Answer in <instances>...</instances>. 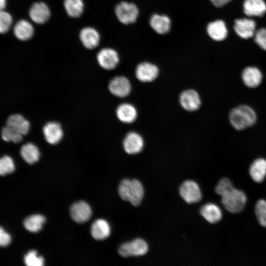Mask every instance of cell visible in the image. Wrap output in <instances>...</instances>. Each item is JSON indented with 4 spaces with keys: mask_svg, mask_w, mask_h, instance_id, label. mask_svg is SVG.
<instances>
[{
    "mask_svg": "<svg viewBox=\"0 0 266 266\" xmlns=\"http://www.w3.org/2000/svg\"><path fill=\"white\" fill-rule=\"evenodd\" d=\"M215 191L221 196L222 203L228 211L235 213L244 208L247 200L245 194L243 191L234 188L228 178L221 179Z\"/></svg>",
    "mask_w": 266,
    "mask_h": 266,
    "instance_id": "6da1fadb",
    "label": "cell"
},
{
    "mask_svg": "<svg viewBox=\"0 0 266 266\" xmlns=\"http://www.w3.org/2000/svg\"><path fill=\"white\" fill-rule=\"evenodd\" d=\"M118 193L122 199L137 206L143 199L144 192L143 185L138 180L125 179L119 184Z\"/></svg>",
    "mask_w": 266,
    "mask_h": 266,
    "instance_id": "7a4b0ae2",
    "label": "cell"
},
{
    "mask_svg": "<svg viewBox=\"0 0 266 266\" xmlns=\"http://www.w3.org/2000/svg\"><path fill=\"white\" fill-rule=\"evenodd\" d=\"M229 119L234 129L242 130L254 125L256 121L257 116L251 107L242 104L231 110Z\"/></svg>",
    "mask_w": 266,
    "mask_h": 266,
    "instance_id": "3957f363",
    "label": "cell"
},
{
    "mask_svg": "<svg viewBox=\"0 0 266 266\" xmlns=\"http://www.w3.org/2000/svg\"><path fill=\"white\" fill-rule=\"evenodd\" d=\"M148 250L146 242L142 238H138L121 245L118 252L120 255L124 257L139 256L146 254Z\"/></svg>",
    "mask_w": 266,
    "mask_h": 266,
    "instance_id": "277c9868",
    "label": "cell"
},
{
    "mask_svg": "<svg viewBox=\"0 0 266 266\" xmlns=\"http://www.w3.org/2000/svg\"><path fill=\"white\" fill-rule=\"evenodd\" d=\"M116 15L120 22L129 24L135 22L138 15L136 6L132 3L122 1L118 4L115 9Z\"/></svg>",
    "mask_w": 266,
    "mask_h": 266,
    "instance_id": "5b68a950",
    "label": "cell"
},
{
    "mask_svg": "<svg viewBox=\"0 0 266 266\" xmlns=\"http://www.w3.org/2000/svg\"><path fill=\"white\" fill-rule=\"evenodd\" d=\"M179 193L187 203L199 202L201 199V193L199 185L192 180H186L181 185Z\"/></svg>",
    "mask_w": 266,
    "mask_h": 266,
    "instance_id": "8992f818",
    "label": "cell"
},
{
    "mask_svg": "<svg viewBox=\"0 0 266 266\" xmlns=\"http://www.w3.org/2000/svg\"><path fill=\"white\" fill-rule=\"evenodd\" d=\"M131 84L129 80L125 77L116 76L109 83L108 89L113 95L124 98L128 95L131 91Z\"/></svg>",
    "mask_w": 266,
    "mask_h": 266,
    "instance_id": "52a82bcc",
    "label": "cell"
},
{
    "mask_svg": "<svg viewBox=\"0 0 266 266\" xmlns=\"http://www.w3.org/2000/svg\"><path fill=\"white\" fill-rule=\"evenodd\" d=\"M97 57L100 66L106 70L114 69L119 61V56L117 52L109 48H103L100 50Z\"/></svg>",
    "mask_w": 266,
    "mask_h": 266,
    "instance_id": "ba28073f",
    "label": "cell"
},
{
    "mask_svg": "<svg viewBox=\"0 0 266 266\" xmlns=\"http://www.w3.org/2000/svg\"><path fill=\"white\" fill-rule=\"evenodd\" d=\"M71 218L78 223H84L88 221L92 215L90 206L84 201L73 203L70 208Z\"/></svg>",
    "mask_w": 266,
    "mask_h": 266,
    "instance_id": "9c48e42d",
    "label": "cell"
},
{
    "mask_svg": "<svg viewBox=\"0 0 266 266\" xmlns=\"http://www.w3.org/2000/svg\"><path fill=\"white\" fill-rule=\"evenodd\" d=\"M159 74V69L156 66L148 62L139 64L135 69L136 78L143 82L154 80Z\"/></svg>",
    "mask_w": 266,
    "mask_h": 266,
    "instance_id": "30bf717a",
    "label": "cell"
},
{
    "mask_svg": "<svg viewBox=\"0 0 266 266\" xmlns=\"http://www.w3.org/2000/svg\"><path fill=\"white\" fill-rule=\"evenodd\" d=\"M125 151L129 154L139 153L144 146V141L141 136L134 132L127 133L123 140Z\"/></svg>",
    "mask_w": 266,
    "mask_h": 266,
    "instance_id": "8fae6325",
    "label": "cell"
},
{
    "mask_svg": "<svg viewBox=\"0 0 266 266\" xmlns=\"http://www.w3.org/2000/svg\"><path fill=\"white\" fill-rule=\"evenodd\" d=\"M50 14L48 5L42 2L33 3L29 10V16L32 20L38 24L46 23L49 19Z\"/></svg>",
    "mask_w": 266,
    "mask_h": 266,
    "instance_id": "7c38bea8",
    "label": "cell"
},
{
    "mask_svg": "<svg viewBox=\"0 0 266 266\" xmlns=\"http://www.w3.org/2000/svg\"><path fill=\"white\" fill-rule=\"evenodd\" d=\"M179 101L182 107L189 111L197 110L201 104L199 95L196 91L192 89L183 92L180 96Z\"/></svg>",
    "mask_w": 266,
    "mask_h": 266,
    "instance_id": "4fadbf2b",
    "label": "cell"
},
{
    "mask_svg": "<svg viewBox=\"0 0 266 266\" xmlns=\"http://www.w3.org/2000/svg\"><path fill=\"white\" fill-rule=\"evenodd\" d=\"M43 133L46 141L50 144L58 143L63 136L62 127L56 122L46 123L43 128Z\"/></svg>",
    "mask_w": 266,
    "mask_h": 266,
    "instance_id": "5bb4252c",
    "label": "cell"
},
{
    "mask_svg": "<svg viewBox=\"0 0 266 266\" xmlns=\"http://www.w3.org/2000/svg\"><path fill=\"white\" fill-rule=\"evenodd\" d=\"M256 23L250 19H238L235 20L234 30L240 37L247 39L252 37L255 33Z\"/></svg>",
    "mask_w": 266,
    "mask_h": 266,
    "instance_id": "9a60e30c",
    "label": "cell"
},
{
    "mask_svg": "<svg viewBox=\"0 0 266 266\" xmlns=\"http://www.w3.org/2000/svg\"><path fill=\"white\" fill-rule=\"evenodd\" d=\"M242 79L244 84L248 87L256 88L261 83L263 75L257 67L248 66L242 71Z\"/></svg>",
    "mask_w": 266,
    "mask_h": 266,
    "instance_id": "2e32d148",
    "label": "cell"
},
{
    "mask_svg": "<svg viewBox=\"0 0 266 266\" xmlns=\"http://www.w3.org/2000/svg\"><path fill=\"white\" fill-rule=\"evenodd\" d=\"M6 126L23 135L28 133L30 128L29 122L19 114L9 116L6 120Z\"/></svg>",
    "mask_w": 266,
    "mask_h": 266,
    "instance_id": "e0dca14e",
    "label": "cell"
},
{
    "mask_svg": "<svg viewBox=\"0 0 266 266\" xmlns=\"http://www.w3.org/2000/svg\"><path fill=\"white\" fill-rule=\"evenodd\" d=\"M80 39L84 47L89 49H92L98 46L100 41V35L94 28L86 27L81 30Z\"/></svg>",
    "mask_w": 266,
    "mask_h": 266,
    "instance_id": "ac0fdd59",
    "label": "cell"
},
{
    "mask_svg": "<svg viewBox=\"0 0 266 266\" xmlns=\"http://www.w3.org/2000/svg\"><path fill=\"white\" fill-rule=\"evenodd\" d=\"M207 32L209 36L216 41L223 40L228 34L226 24L223 21L220 20L209 23L207 27Z\"/></svg>",
    "mask_w": 266,
    "mask_h": 266,
    "instance_id": "d6986e66",
    "label": "cell"
},
{
    "mask_svg": "<svg viewBox=\"0 0 266 266\" xmlns=\"http://www.w3.org/2000/svg\"><path fill=\"white\" fill-rule=\"evenodd\" d=\"M110 231L108 223L102 219L95 220L91 227V235L96 240H103L107 238L110 235Z\"/></svg>",
    "mask_w": 266,
    "mask_h": 266,
    "instance_id": "ffe728a7",
    "label": "cell"
},
{
    "mask_svg": "<svg viewBox=\"0 0 266 266\" xmlns=\"http://www.w3.org/2000/svg\"><path fill=\"white\" fill-rule=\"evenodd\" d=\"M116 115L122 122L127 124L132 123L137 117V111L132 104L124 103L117 108Z\"/></svg>",
    "mask_w": 266,
    "mask_h": 266,
    "instance_id": "44dd1931",
    "label": "cell"
},
{
    "mask_svg": "<svg viewBox=\"0 0 266 266\" xmlns=\"http://www.w3.org/2000/svg\"><path fill=\"white\" fill-rule=\"evenodd\" d=\"M243 11L248 16H262L266 12V4L263 0H245Z\"/></svg>",
    "mask_w": 266,
    "mask_h": 266,
    "instance_id": "7402d4cb",
    "label": "cell"
},
{
    "mask_svg": "<svg viewBox=\"0 0 266 266\" xmlns=\"http://www.w3.org/2000/svg\"><path fill=\"white\" fill-rule=\"evenodd\" d=\"M13 32L15 36L18 39L25 41L32 37L34 33V29L29 22L21 20L15 25Z\"/></svg>",
    "mask_w": 266,
    "mask_h": 266,
    "instance_id": "603a6c76",
    "label": "cell"
},
{
    "mask_svg": "<svg viewBox=\"0 0 266 266\" xmlns=\"http://www.w3.org/2000/svg\"><path fill=\"white\" fill-rule=\"evenodd\" d=\"M200 213L206 221L212 224L218 222L222 217L220 208L212 203L203 205L200 209Z\"/></svg>",
    "mask_w": 266,
    "mask_h": 266,
    "instance_id": "cb8c5ba5",
    "label": "cell"
},
{
    "mask_svg": "<svg viewBox=\"0 0 266 266\" xmlns=\"http://www.w3.org/2000/svg\"><path fill=\"white\" fill-rule=\"evenodd\" d=\"M150 24L159 34H165L168 32L170 28V20L166 15H153L150 20Z\"/></svg>",
    "mask_w": 266,
    "mask_h": 266,
    "instance_id": "d4e9b609",
    "label": "cell"
},
{
    "mask_svg": "<svg viewBox=\"0 0 266 266\" xmlns=\"http://www.w3.org/2000/svg\"><path fill=\"white\" fill-rule=\"evenodd\" d=\"M249 173L255 182H262L266 175V160L262 158L255 160L250 167Z\"/></svg>",
    "mask_w": 266,
    "mask_h": 266,
    "instance_id": "484cf974",
    "label": "cell"
},
{
    "mask_svg": "<svg viewBox=\"0 0 266 266\" xmlns=\"http://www.w3.org/2000/svg\"><path fill=\"white\" fill-rule=\"evenodd\" d=\"M20 154L23 160L31 165L37 162L40 157L38 148L32 143H28L23 145L21 147Z\"/></svg>",
    "mask_w": 266,
    "mask_h": 266,
    "instance_id": "4316f807",
    "label": "cell"
},
{
    "mask_svg": "<svg viewBox=\"0 0 266 266\" xmlns=\"http://www.w3.org/2000/svg\"><path fill=\"white\" fill-rule=\"evenodd\" d=\"M46 221L45 218L40 214H33L25 218L23 225L25 229L32 233L40 231Z\"/></svg>",
    "mask_w": 266,
    "mask_h": 266,
    "instance_id": "83f0119b",
    "label": "cell"
},
{
    "mask_svg": "<svg viewBox=\"0 0 266 266\" xmlns=\"http://www.w3.org/2000/svg\"><path fill=\"white\" fill-rule=\"evenodd\" d=\"M64 5L68 16L73 18L81 16L84 10L82 0H65Z\"/></svg>",
    "mask_w": 266,
    "mask_h": 266,
    "instance_id": "f1b7e54d",
    "label": "cell"
},
{
    "mask_svg": "<svg viewBox=\"0 0 266 266\" xmlns=\"http://www.w3.org/2000/svg\"><path fill=\"white\" fill-rule=\"evenodd\" d=\"M15 169L12 158L4 155L0 158V176H5L13 173Z\"/></svg>",
    "mask_w": 266,
    "mask_h": 266,
    "instance_id": "f546056e",
    "label": "cell"
},
{
    "mask_svg": "<svg viewBox=\"0 0 266 266\" xmlns=\"http://www.w3.org/2000/svg\"><path fill=\"white\" fill-rule=\"evenodd\" d=\"M23 135L10 128L5 126L1 130V137L5 141H11L15 143L20 142Z\"/></svg>",
    "mask_w": 266,
    "mask_h": 266,
    "instance_id": "4dcf8cb0",
    "label": "cell"
},
{
    "mask_svg": "<svg viewBox=\"0 0 266 266\" xmlns=\"http://www.w3.org/2000/svg\"><path fill=\"white\" fill-rule=\"evenodd\" d=\"M24 260L28 266H42L44 263L43 258L38 256L37 252L34 250L28 252L25 255Z\"/></svg>",
    "mask_w": 266,
    "mask_h": 266,
    "instance_id": "1f68e13d",
    "label": "cell"
},
{
    "mask_svg": "<svg viewBox=\"0 0 266 266\" xmlns=\"http://www.w3.org/2000/svg\"><path fill=\"white\" fill-rule=\"evenodd\" d=\"M255 211L260 224L266 227V201L263 200H258L255 205Z\"/></svg>",
    "mask_w": 266,
    "mask_h": 266,
    "instance_id": "d6a6232c",
    "label": "cell"
},
{
    "mask_svg": "<svg viewBox=\"0 0 266 266\" xmlns=\"http://www.w3.org/2000/svg\"><path fill=\"white\" fill-rule=\"evenodd\" d=\"M12 23L11 15L4 10L0 11V33H4L8 31Z\"/></svg>",
    "mask_w": 266,
    "mask_h": 266,
    "instance_id": "836d02e7",
    "label": "cell"
},
{
    "mask_svg": "<svg viewBox=\"0 0 266 266\" xmlns=\"http://www.w3.org/2000/svg\"><path fill=\"white\" fill-rule=\"evenodd\" d=\"M254 39L257 44L266 51V29L261 28L255 32Z\"/></svg>",
    "mask_w": 266,
    "mask_h": 266,
    "instance_id": "e575fe53",
    "label": "cell"
},
{
    "mask_svg": "<svg viewBox=\"0 0 266 266\" xmlns=\"http://www.w3.org/2000/svg\"><path fill=\"white\" fill-rule=\"evenodd\" d=\"M11 241L10 235L2 227L0 226V247L7 246L10 244Z\"/></svg>",
    "mask_w": 266,
    "mask_h": 266,
    "instance_id": "d590c367",
    "label": "cell"
},
{
    "mask_svg": "<svg viewBox=\"0 0 266 266\" xmlns=\"http://www.w3.org/2000/svg\"><path fill=\"white\" fill-rule=\"evenodd\" d=\"M212 4L218 7H222L229 3L232 0H210Z\"/></svg>",
    "mask_w": 266,
    "mask_h": 266,
    "instance_id": "8d00e7d4",
    "label": "cell"
},
{
    "mask_svg": "<svg viewBox=\"0 0 266 266\" xmlns=\"http://www.w3.org/2000/svg\"><path fill=\"white\" fill-rule=\"evenodd\" d=\"M6 0H0V11L3 10L5 7Z\"/></svg>",
    "mask_w": 266,
    "mask_h": 266,
    "instance_id": "74e56055",
    "label": "cell"
}]
</instances>
